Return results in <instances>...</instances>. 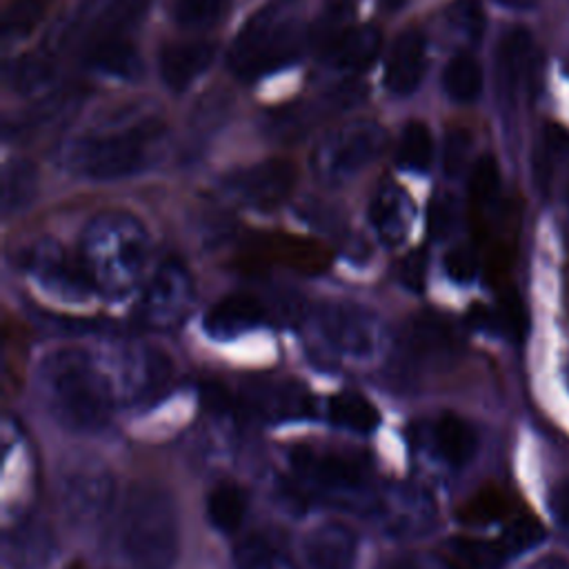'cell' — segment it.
<instances>
[{
  "mask_svg": "<svg viewBox=\"0 0 569 569\" xmlns=\"http://www.w3.org/2000/svg\"><path fill=\"white\" fill-rule=\"evenodd\" d=\"M536 76V47L531 33L516 27L505 33L498 49V78L505 93L513 96Z\"/></svg>",
  "mask_w": 569,
  "mask_h": 569,
  "instance_id": "25",
  "label": "cell"
},
{
  "mask_svg": "<svg viewBox=\"0 0 569 569\" xmlns=\"http://www.w3.org/2000/svg\"><path fill=\"white\" fill-rule=\"evenodd\" d=\"M402 282L407 287H413V289H420L422 287V276H425V256L420 251L411 253L405 264H402Z\"/></svg>",
  "mask_w": 569,
  "mask_h": 569,
  "instance_id": "43",
  "label": "cell"
},
{
  "mask_svg": "<svg viewBox=\"0 0 569 569\" xmlns=\"http://www.w3.org/2000/svg\"><path fill=\"white\" fill-rule=\"evenodd\" d=\"M291 465L305 491H313L336 505L373 507L376 493L369 485V469L360 458L302 447L291 456Z\"/></svg>",
  "mask_w": 569,
  "mask_h": 569,
  "instance_id": "7",
  "label": "cell"
},
{
  "mask_svg": "<svg viewBox=\"0 0 569 569\" xmlns=\"http://www.w3.org/2000/svg\"><path fill=\"white\" fill-rule=\"evenodd\" d=\"M371 511L393 536H416L431 527L436 507L427 491L416 487H389L376 493Z\"/></svg>",
  "mask_w": 569,
  "mask_h": 569,
  "instance_id": "15",
  "label": "cell"
},
{
  "mask_svg": "<svg viewBox=\"0 0 569 569\" xmlns=\"http://www.w3.org/2000/svg\"><path fill=\"white\" fill-rule=\"evenodd\" d=\"M333 7H345V4H349L351 0H329Z\"/></svg>",
  "mask_w": 569,
  "mask_h": 569,
  "instance_id": "48",
  "label": "cell"
},
{
  "mask_svg": "<svg viewBox=\"0 0 569 569\" xmlns=\"http://www.w3.org/2000/svg\"><path fill=\"white\" fill-rule=\"evenodd\" d=\"M542 536H545V531L540 529V525L536 520H516L513 525H509L502 531V536L498 540L509 556H516V553H522V551L536 547Z\"/></svg>",
  "mask_w": 569,
  "mask_h": 569,
  "instance_id": "37",
  "label": "cell"
},
{
  "mask_svg": "<svg viewBox=\"0 0 569 569\" xmlns=\"http://www.w3.org/2000/svg\"><path fill=\"white\" fill-rule=\"evenodd\" d=\"M58 493L64 516L80 527H89L100 522L111 509L116 482L102 462L78 460L62 471Z\"/></svg>",
  "mask_w": 569,
  "mask_h": 569,
  "instance_id": "10",
  "label": "cell"
},
{
  "mask_svg": "<svg viewBox=\"0 0 569 569\" xmlns=\"http://www.w3.org/2000/svg\"><path fill=\"white\" fill-rule=\"evenodd\" d=\"M236 569H298V558L273 529H256L233 547Z\"/></svg>",
  "mask_w": 569,
  "mask_h": 569,
  "instance_id": "24",
  "label": "cell"
},
{
  "mask_svg": "<svg viewBox=\"0 0 569 569\" xmlns=\"http://www.w3.org/2000/svg\"><path fill=\"white\" fill-rule=\"evenodd\" d=\"M442 87L456 102H471L482 91V69L469 53H456L442 73Z\"/></svg>",
  "mask_w": 569,
  "mask_h": 569,
  "instance_id": "31",
  "label": "cell"
},
{
  "mask_svg": "<svg viewBox=\"0 0 569 569\" xmlns=\"http://www.w3.org/2000/svg\"><path fill=\"white\" fill-rule=\"evenodd\" d=\"M36 391L47 413L67 431H100L111 416L116 396L96 356L82 349H58L42 358Z\"/></svg>",
  "mask_w": 569,
  "mask_h": 569,
  "instance_id": "1",
  "label": "cell"
},
{
  "mask_svg": "<svg viewBox=\"0 0 569 569\" xmlns=\"http://www.w3.org/2000/svg\"><path fill=\"white\" fill-rule=\"evenodd\" d=\"M567 73H569V64H567Z\"/></svg>",
  "mask_w": 569,
  "mask_h": 569,
  "instance_id": "49",
  "label": "cell"
},
{
  "mask_svg": "<svg viewBox=\"0 0 569 569\" xmlns=\"http://www.w3.org/2000/svg\"><path fill=\"white\" fill-rule=\"evenodd\" d=\"M438 569H462L460 565H456V562H440L438 565Z\"/></svg>",
  "mask_w": 569,
  "mask_h": 569,
  "instance_id": "47",
  "label": "cell"
},
{
  "mask_svg": "<svg viewBox=\"0 0 569 569\" xmlns=\"http://www.w3.org/2000/svg\"><path fill=\"white\" fill-rule=\"evenodd\" d=\"M376 236L387 247H398L407 240L413 222V202L398 184H382L369 209Z\"/></svg>",
  "mask_w": 569,
  "mask_h": 569,
  "instance_id": "22",
  "label": "cell"
},
{
  "mask_svg": "<svg viewBox=\"0 0 569 569\" xmlns=\"http://www.w3.org/2000/svg\"><path fill=\"white\" fill-rule=\"evenodd\" d=\"M449 551L462 569H500L509 553L500 540H478V538H453Z\"/></svg>",
  "mask_w": 569,
  "mask_h": 569,
  "instance_id": "32",
  "label": "cell"
},
{
  "mask_svg": "<svg viewBox=\"0 0 569 569\" xmlns=\"http://www.w3.org/2000/svg\"><path fill=\"white\" fill-rule=\"evenodd\" d=\"M498 4H502V7H509V9H518V11H522V9H531V7H536L540 0H496Z\"/></svg>",
  "mask_w": 569,
  "mask_h": 569,
  "instance_id": "45",
  "label": "cell"
},
{
  "mask_svg": "<svg viewBox=\"0 0 569 569\" xmlns=\"http://www.w3.org/2000/svg\"><path fill=\"white\" fill-rule=\"evenodd\" d=\"M362 96H365L362 84L345 82L340 87H333V91L325 93L322 98H318L313 102H300V104L282 107L280 111H273L267 118L264 129L273 138L296 140L300 136H307V131L313 129L318 120L353 107L356 102L362 100Z\"/></svg>",
  "mask_w": 569,
  "mask_h": 569,
  "instance_id": "14",
  "label": "cell"
},
{
  "mask_svg": "<svg viewBox=\"0 0 569 569\" xmlns=\"http://www.w3.org/2000/svg\"><path fill=\"white\" fill-rule=\"evenodd\" d=\"M38 189V171L27 160H9L2 169V211L16 213L24 209Z\"/></svg>",
  "mask_w": 569,
  "mask_h": 569,
  "instance_id": "30",
  "label": "cell"
},
{
  "mask_svg": "<svg viewBox=\"0 0 569 569\" xmlns=\"http://www.w3.org/2000/svg\"><path fill=\"white\" fill-rule=\"evenodd\" d=\"M116 402H138L162 391L171 378V360L147 345L120 342L96 356Z\"/></svg>",
  "mask_w": 569,
  "mask_h": 569,
  "instance_id": "8",
  "label": "cell"
},
{
  "mask_svg": "<svg viewBox=\"0 0 569 569\" xmlns=\"http://www.w3.org/2000/svg\"><path fill=\"white\" fill-rule=\"evenodd\" d=\"M207 516L218 531H236L247 516V493L236 482H218L209 491Z\"/></svg>",
  "mask_w": 569,
  "mask_h": 569,
  "instance_id": "29",
  "label": "cell"
},
{
  "mask_svg": "<svg viewBox=\"0 0 569 569\" xmlns=\"http://www.w3.org/2000/svg\"><path fill=\"white\" fill-rule=\"evenodd\" d=\"M531 569H569V560L560 556H545Z\"/></svg>",
  "mask_w": 569,
  "mask_h": 569,
  "instance_id": "44",
  "label": "cell"
},
{
  "mask_svg": "<svg viewBox=\"0 0 569 569\" xmlns=\"http://www.w3.org/2000/svg\"><path fill=\"white\" fill-rule=\"evenodd\" d=\"M247 407L262 420H300L313 413V398L305 385L287 378H264L244 387Z\"/></svg>",
  "mask_w": 569,
  "mask_h": 569,
  "instance_id": "16",
  "label": "cell"
},
{
  "mask_svg": "<svg viewBox=\"0 0 569 569\" xmlns=\"http://www.w3.org/2000/svg\"><path fill=\"white\" fill-rule=\"evenodd\" d=\"M24 271L56 300L82 302L96 293L80 256H69L58 242L40 240L24 253Z\"/></svg>",
  "mask_w": 569,
  "mask_h": 569,
  "instance_id": "12",
  "label": "cell"
},
{
  "mask_svg": "<svg viewBox=\"0 0 569 569\" xmlns=\"http://www.w3.org/2000/svg\"><path fill=\"white\" fill-rule=\"evenodd\" d=\"M387 144L385 129L373 120H358L333 129L313 151V171L322 182L338 184L362 171Z\"/></svg>",
  "mask_w": 569,
  "mask_h": 569,
  "instance_id": "9",
  "label": "cell"
},
{
  "mask_svg": "<svg viewBox=\"0 0 569 569\" xmlns=\"http://www.w3.org/2000/svg\"><path fill=\"white\" fill-rule=\"evenodd\" d=\"M458 220V204L456 198L451 193H438L431 204H429V213H427V227L431 238L440 240L447 238Z\"/></svg>",
  "mask_w": 569,
  "mask_h": 569,
  "instance_id": "36",
  "label": "cell"
},
{
  "mask_svg": "<svg viewBox=\"0 0 569 569\" xmlns=\"http://www.w3.org/2000/svg\"><path fill=\"white\" fill-rule=\"evenodd\" d=\"M231 0H173L171 16L187 29H207L224 18Z\"/></svg>",
  "mask_w": 569,
  "mask_h": 569,
  "instance_id": "34",
  "label": "cell"
},
{
  "mask_svg": "<svg viewBox=\"0 0 569 569\" xmlns=\"http://www.w3.org/2000/svg\"><path fill=\"white\" fill-rule=\"evenodd\" d=\"M382 44L380 29L373 24H356L340 31L327 47V62L336 69L360 71L369 67Z\"/></svg>",
  "mask_w": 569,
  "mask_h": 569,
  "instance_id": "26",
  "label": "cell"
},
{
  "mask_svg": "<svg viewBox=\"0 0 569 569\" xmlns=\"http://www.w3.org/2000/svg\"><path fill=\"white\" fill-rule=\"evenodd\" d=\"M431 158H433V140L427 124L418 120L407 122L398 140L396 162L409 171H427L431 164Z\"/></svg>",
  "mask_w": 569,
  "mask_h": 569,
  "instance_id": "33",
  "label": "cell"
},
{
  "mask_svg": "<svg viewBox=\"0 0 569 569\" xmlns=\"http://www.w3.org/2000/svg\"><path fill=\"white\" fill-rule=\"evenodd\" d=\"M329 420L353 433H369L378 427V409L358 391H340L327 405Z\"/></svg>",
  "mask_w": 569,
  "mask_h": 569,
  "instance_id": "28",
  "label": "cell"
},
{
  "mask_svg": "<svg viewBox=\"0 0 569 569\" xmlns=\"http://www.w3.org/2000/svg\"><path fill=\"white\" fill-rule=\"evenodd\" d=\"M429 447L433 456L447 467H465L478 451L476 427L458 413H440L429 425Z\"/></svg>",
  "mask_w": 569,
  "mask_h": 569,
  "instance_id": "21",
  "label": "cell"
},
{
  "mask_svg": "<svg viewBox=\"0 0 569 569\" xmlns=\"http://www.w3.org/2000/svg\"><path fill=\"white\" fill-rule=\"evenodd\" d=\"M216 58V44L207 40L176 42L160 53V76L164 84L173 91H184L193 80H198Z\"/></svg>",
  "mask_w": 569,
  "mask_h": 569,
  "instance_id": "23",
  "label": "cell"
},
{
  "mask_svg": "<svg viewBox=\"0 0 569 569\" xmlns=\"http://www.w3.org/2000/svg\"><path fill=\"white\" fill-rule=\"evenodd\" d=\"M38 4L33 2H20V4H13L7 16H4V36L9 33H22L27 29H31V24L38 20Z\"/></svg>",
  "mask_w": 569,
  "mask_h": 569,
  "instance_id": "41",
  "label": "cell"
},
{
  "mask_svg": "<svg viewBox=\"0 0 569 569\" xmlns=\"http://www.w3.org/2000/svg\"><path fill=\"white\" fill-rule=\"evenodd\" d=\"M296 182V169L287 160H262L231 173L224 182L227 193L240 204L253 209L278 207Z\"/></svg>",
  "mask_w": 569,
  "mask_h": 569,
  "instance_id": "13",
  "label": "cell"
},
{
  "mask_svg": "<svg viewBox=\"0 0 569 569\" xmlns=\"http://www.w3.org/2000/svg\"><path fill=\"white\" fill-rule=\"evenodd\" d=\"M471 149V138L465 129H451L445 138V149H442V169L447 176H458L469 158Z\"/></svg>",
  "mask_w": 569,
  "mask_h": 569,
  "instance_id": "38",
  "label": "cell"
},
{
  "mask_svg": "<svg viewBox=\"0 0 569 569\" xmlns=\"http://www.w3.org/2000/svg\"><path fill=\"white\" fill-rule=\"evenodd\" d=\"M445 271L453 282H471L478 271V258L471 247H453L445 256Z\"/></svg>",
  "mask_w": 569,
  "mask_h": 569,
  "instance_id": "40",
  "label": "cell"
},
{
  "mask_svg": "<svg viewBox=\"0 0 569 569\" xmlns=\"http://www.w3.org/2000/svg\"><path fill=\"white\" fill-rule=\"evenodd\" d=\"M53 551V536L38 520H18L4 531L2 558L9 569H42Z\"/></svg>",
  "mask_w": 569,
  "mask_h": 569,
  "instance_id": "18",
  "label": "cell"
},
{
  "mask_svg": "<svg viewBox=\"0 0 569 569\" xmlns=\"http://www.w3.org/2000/svg\"><path fill=\"white\" fill-rule=\"evenodd\" d=\"M427 44L418 29L402 31L389 51L385 67V84L396 96H409L422 80Z\"/></svg>",
  "mask_w": 569,
  "mask_h": 569,
  "instance_id": "19",
  "label": "cell"
},
{
  "mask_svg": "<svg viewBox=\"0 0 569 569\" xmlns=\"http://www.w3.org/2000/svg\"><path fill=\"white\" fill-rule=\"evenodd\" d=\"M267 307L249 293H229L204 313V329L211 338L231 340L262 325Z\"/></svg>",
  "mask_w": 569,
  "mask_h": 569,
  "instance_id": "20",
  "label": "cell"
},
{
  "mask_svg": "<svg viewBox=\"0 0 569 569\" xmlns=\"http://www.w3.org/2000/svg\"><path fill=\"white\" fill-rule=\"evenodd\" d=\"M385 569H418V565H416L413 558L402 556V558H396L393 562H389Z\"/></svg>",
  "mask_w": 569,
  "mask_h": 569,
  "instance_id": "46",
  "label": "cell"
},
{
  "mask_svg": "<svg viewBox=\"0 0 569 569\" xmlns=\"http://www.w3.org/2000/svg\"><path fill=\"white\" fill-rule=\"evenodd\" d=\"M89 62L100 73H107L120 80H138L144 69L138 56V49L129 40H122L116 36L100 38L89 53Z\"/></svg>",
  "mask_w": 569,
  "mask_h": 569,
  "instance_id": "27",
  "label": "cell"
},
{
  "mask_svg": "<svg viewBox=\"0 0 569 569\" xmlns=\"http://www.w3.org/2000/svg\"><path fill=\"white\" fill-rule=\"evenodd\" d=\"M549 511L553 520L569 531V480L558 482L549 493Z\"/></svg>",
  "mask_w": 569,
  "mask_h": 569,
  "instance_id": "42",
  "label": "cell"
},
{
  "mask_svg": "<svg viewBox=\"0 0 569 569\" xmlns=\"http://www.w3.org/2000/svg\"><path fill=\"white\" fill-rule=\"evenodd\" d=\"M53 73V62L47 56L31 53L13 62L9 69V82L18 93H33L36 89L49 84Z\"/></svg>",
  "mask_w": 569,
  "mask_h": 569,
  "instance_id": "35",
  "label": "cell"
},
{
  "mask_svg": "<svg viewBox=\"0 0 569 569\" xmlns=\"http://www.w3.org/2000/svg\"><path fill=\"white\" fill-rule=\"evenodd\" d=\"M120 549L131 569H171L178 556V511L158 485L129 489L120 513Z\"/></svg>",
  "mask_w": 569,
  "mask_h": 569,
  "instance_id": "5",
  "label": "cell"
},
{
  "mask_svg": "<svg viewBox=\"0 0 569 569\" xmlns=\"http://www.w3.org/2000/svg\"><path fill=\"white\" fill-rule=\"evenodd\" d=\"M305 40L302 0H269L238 31L229 64L236 76L251 80L291 64Z\"/></svg>",
  "mask_w": 569,
  "mask_h": 569,
  "instance_id": "4",
  "label": "cell"
},
{
  "mask_svg": "<svg viewBox=\"0 0 569 569\" xmlns=\"http://www.w3.org/2000/svg\"><path fill=\"white\" fill-rule=\"evenodd\" d=\"M305 338L316 360L338 367L373 365L389 347V331L382 318L362 305L345 300H329L309 309Z\"/></svg>",
  "mask_w": 569,
  "mask_h": 569,
  "instance_id": "3",
  "label": "cell"
},
{
  "mask_svg": "<svg viewBox=\"0 0 569 569\" xmlns=\"http://www.w3.org/2000/svg\"><path fill=\"white\" fill-rule=\"evenodd\" d=\"M498 191V164L491 156H482L471 173V196L480 202H487Z\"/></svg>",
  "mask_w": 569,
  "mask_h": 569,
  "instance_id": "39",
  "label": "cell"
},
{
  "mask_svg": "<svg viewBox=\"0 0 569 569\" xmlns=\"http://www.w3.org/2000/svg\"><path fill=\"white\" fill-rule=\"evenodd\" d=\"M193 298V278L187 267L178 260H167L147 280L138 316L151 329H173L189 316Z\"/></svg>",
  "mask_w": 569,
  "mask_h": 569,
  "instance_id": "11",
  "label": "cell"
},
{
  "mask_svg": "<svg viewBox=\"0 0 569 569\" xmlns=\"http://www.w3.org/2000/svg\"><path fill=\"white\" fill-rule=\"evenodd\" d=\"M358 536L342 522H325L311 529L298 551V569H353Z\"/></svg>",
  "mask_w": 569,
  "mask_h": 569,
  "instance_id": "17",
  "label": "cell"
},
{
  "mask_svg": "<svg viewBox=\"0 0 569 569\" xmlns=\"http://www.w3.org/2000/svg\"><path fill=\"white\" fill-rule=\"evenodd\" d=\"M149 249V233L136 216L102 211L87 224L78 256L93 291L109 300H122L140 284Z\"/></svg>",
  "mask_w": 569,
  "mask_h": 569,
  "instance_id": "2",
  "label": "cell"
},
{
  "mask_svg": "<svg viewBox=\"0 0 569 569\" xmlns=\"http://www.w3.org/2000/svg\"><path fill=\"white\" fill-rule=\"evenodd\" d=\"M162 133L160 120L142 118L124 129L73 140L64 151V162L71 171L91 180L127 178L147 167Z\"/></svg>",
  "mask_w": 569,
  "mask_h": 569,
  "instance_id": "6",
  "label": "cell"
}]
</instances>
